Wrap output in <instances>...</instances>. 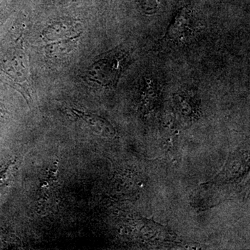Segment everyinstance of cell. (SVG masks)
<instances>
[{
  "instance_id": "1",
  "label": "cell",
  "mask_w": 250,
  "mask_h": 250,
  "mask_svg": "<svg viewBox=\"0 0 250 250\" xmlns=\"http://www.w3.org/2000/svg\"><path fill=\"white\" fill-rule=\"evenodd\" d=\"M129 59L125 49L116 48L102 55L90 65L87 77L103 86H114L119 81Z\"/></svg>"
},
{
  "instance_id": "2",
  "label": "cell",
  "mask_w": 250,
  "mask_h": 250,
  "mask_svg": "<svg viewBox=\"0 0 250 250\" xmlns=\"http://www.w3.org/2000/svg\"><path fill=\"white\" fill-rule=\"evenodd\" d=\"M192 22L190 15L187 11L178 13L167 29L166 38L172 41H182L187 39L192 33Z\"/></svg>"
}]
</instances>
